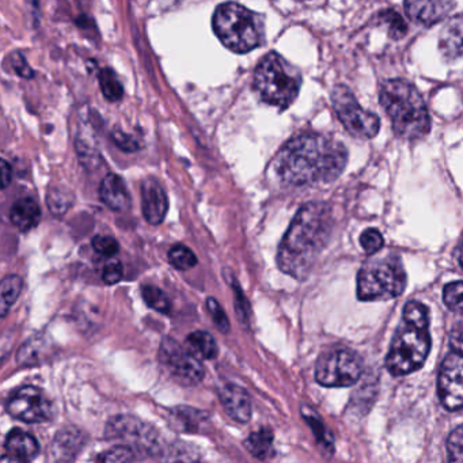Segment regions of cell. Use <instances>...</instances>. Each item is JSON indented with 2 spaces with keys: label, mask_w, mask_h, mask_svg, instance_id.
<instances>
[{
  "label": "cell",
  "mask_w": 463,
  "mask_h": 463,
  "mask_svg": "<svg viewBox=\"0 0 463 463\" xmlns=\"http://www.w3.org/2000/svg\"><path fill=\"white\" fill-rule=\"evenodd\" d=\"M348 150L325 135L307 132L292 137L279 151L275 170L281 183L292 186L330 184L343 175Z\"/></svg>",
  "instance_id": "6da1fadb"
},
{
  "label": "cell",
  "mask_w": 463,
  "mask_h": 463,
  "mask_svg": "<svg viewBox=\"0 0 463 463\" xmlns=\"http://www.w3.org/2000/svg\"><path fill=\"white\" fill-rule=\"evenodd\" d=\"M335 218L326 203L303 205L289 224L278 251V267L291 278H307L319 254L329 242Z\"/></svg>",
  "instance_id": "7a4b0ae2"
},
{
  "label": "cell",
  "mask_w": 463,
  "mask_h": 463,
  "mask_svg": "<svg viewBox=\"0 0 463 463\" xmlns=\"http://www.w3.org/2000/svg\"><path fill=\"white\" fill-rule=\"evenodd\" d=\"M428 326L430 311L427 306L416 300L406 303L386 357V367L392 375H408L422 367L430 351Z\"/></svg>",
  "instance_id": "3957f363"
},
{
  "label": "cell",
  "mask_w": 463,
  "mask_h": 463,
  "mask_svg": "<svg viewBox=\"0 0 463 463\" xmlns=\"http://www.w3.org/2000/svg\"><path fill=\"white\" fill-rule=\"evenodd\" d=\"M382 108L392 131L403 140H420L430 131V116L421 94L405 80H389L379 91Z\"/></svg>",
  "instance_id": "277c9868"
},
{
  "label": "cell",
  "mask_w": 463,
  "mask_h": 463,
  "mask_svg": "<svg viewBox=\"0 0 463 463\" xmlns=\"http://www.w3.org/2000/svg\"><path fill=\"white\" fill-rule=\"evenodd\" d=\"M213 29L227 50L240 55L256 50L265 40L261 15L235 2L216 7Z\"/></svg>",
  "instance_id": "5b68a950"
},
{
  "label": "cell",
  "mask_w": 463,
  "mask_h": 463,
  "mask_svg": "<svg viewBox=\"0 0 463 463\" xmlns=\"http://www.w3.org/2000/svg\"><path fill=\"white\" fill-rule=\"evenodd\" d=\"M300 86V72L279 53H268L254 70V91L261 101L279 109H287L297 99Z\"/></svg>",
  "instance_id": "8992f818"
},
{
  "label": "cell",
  "mask_w": 463,
  "mask_h": 463,
  "mask_svg": "<svg viewBox=\"0 0 463 463\" xmlns=\"http://www.w3.org/2000/svg\"><path fill=\"white\" fill-rule=\"evenodd\" d=\"M405 287V269L395 254L370 260L357 273V298L365 302L400 297Z\"/></svg>",
  "instance_id": "52a82bcc"
},
{
  "label": "cell",
  "mask_w": 463,
  "mask_h": 463,
  "mask_svg": "<svg viewBox=\"0 0 463 463\" xmlns=\"http://www.w3.org/2000/svg\"><path fill=\"white\" fill-rule=\"evenodd\" d=\"M332 104L344 128L357 139H373L381 128V120L373 113L360 107L356 97L345 85H337L332 91Z\"/></svg>",
  "instance_id": "ba28073f"
},
{
  "label": "cell",
  "mask_w": 463,
  "mask_h": 463,
  "mask_svg": "<svg viewBox=\"0 0 463 463\" xmlns=\"http://www.w3.org/2000/svg\"><path fill=\"white\" fill-rule=\"evenodd\" d=\"M362 373V357L349 349L324 352L317 360L316 379L322 386H352L359 381Z\"/></svg>",
  "instance_id": "9c48e42d"
},
{
  "label": "cell",
  "mask_w": 463,
  "mask_h": 463,
  "mask_svg": "<svg viewBox=\"0 0 463 463\" xmlns=\"http://www.w3.org/2000/svg\"><path fill=\"white\" fill-rule=\"evenodd\" d=\"M158 357L165 373H169L181 386H196L204 378L202 362L173 338L162 340Z\"/></svg>",
  "instance_id": "30bf717a"
},
{
  "label": "cell",
  "mask_w": 463,
  "mask_h": 463,
  "mask_svg": "<svg viewBox=\"0 0 463 463\" xmlns=\"http://www.w3.org/2000/svg\"><path fill=\"white\" fill-rule=\"evenodd\" d=\"M105 436L123 441L124 446L131 447L135 452L142 451L148 455H156L162 444L158 432L134 416L113 417L107 424Z\"/></svg>",
  "instance_id": "8fae6325"
},
{
  "label": "cell",
  "mask_w": 463,
  "mask_h": 463,
  "mask_svg": "<svg viewBox=\"0 0 463 463\" xmlns=\"http://www.w3.org/2000/svg\"><path fill=\"white\" fill-rule=\"evenodd\" d=\"M6 411L10 416L29 424L50 421L53 405L44 392L37 386H23L7 398Z\"/></svg>",
  "instance_id": "7c38bea8"
},
{
  "label": "cell",
  "mask_w": 463,
  "mask_h": 463,
  "mask_svg": "<svg viewBox=\"0 0 463 463\" xmlns=\"http://www.w3.org/2000/svg\"><path fill=\"white\" fill-rule=\"evenodd\" d=\"M439 398L447 411L463 408V354L451 352L441 363L438 381Z\"/></svg>",
  "instance_id": "4fadbf2b"
},
{
  "label": "cell",
  "mask_w": 463,
  "mask_h": 463,
  "mask_svg": "<svg viewBox=\"0 0 463 463\" xmlns=\"http://www.w3.org/2000/svg\"><path fill=\"white\" fill-rule=\"evenodd\" d=\"M142 194V211L147 223L158 226L166 218L169 210V199L166 192L156 178L148 177L140 186Z\"/></svg>",
  "instance_id": "5bb4252c"
},
{
  "label": "cell",
  "mask_w": 463,
  "mask_h": 463,
  "mask_svg": "<svg viewBox=\"0 0 463 463\" xmlns=\"http://www.w3.org/2000/svg\"><path fill=\"white\" fill-rule=\"evenodd\" d=\"M219 400L234 421L245 424L251 419V402L248 392L237 384H224L219 389Z\"/></svg>",
  "instance_id": "9a60e30c"
},
{
  "label": "cell",
  "mask_w": 463,
  "mask_h": 463,
  "mask_svg": "<svg viewBox=\"0 0 463 463\" xmlns=\"http://www.w3.org/2000/svg\"><path fill=\"white\" fill-rule=\"evenodd\" d=\"M455 4L438 0V2H406V14L411 21L422 26H433L443 21L454 9Z\"/></svg>",
  "instance_id": "2e32d148"
},
{
  "label": "cell",
  "mask_w": 463,
  "mask_h": 463,
  "mask_svg": "<svg viewBox=\"0 0 463 463\" xmlns=\"http://www.w3.org/2000/svg\"><path fill=\"white\" fill-rule=\"evenodd\" d=\"M439 50L446 61L463 59V14L455 15L446 24L439 37Z\"/></svg>",
  "instance_id": "e0dca14e"
},
{
  "label": "cell",
  "mask_w": 463,
  "mask_h": 463,
  "mask_svg": "<svg viewBox=\"0 0 463 463\" xmlns=\"http://www.w3.org/2000/svg\"><path fill=\"white\" fill-rule=\"evenodd\" d=\"M5 449H6L7 457L28 463L39 455L40 444L31 433L20 428H14L7 433Z\"/></svg>",
  "instance_id": "ac0fdd59"
},
{
  "label": "cell",
  "mask_w": 463,
  "mask_h": 463,
  "mask_svg": "<svg viewBox=\"0 0 463 463\" xmlns=\"http://www.w3.org/2000/svg\"><path fill=\"white\" fill-rule=\"evenodd\" d=\"M154 457L159 463H207L199 449L185 441H162Z\"/></svg>",
  "instance_id": "d6986e66"
},
{
  "label": "cell",
  "mask_w": 463,
  "mask_h": 463,
  "mask_svg": "<svg viewBox=\"0 0 463 463\" xmlns=\"http://www.w3.org/2000/svg\"><path fill=\"white\" fill-rule=\"evenodd\" d=\"M85 435L75 428H63L53 439L52 454L61 462H71L85 446Z\"/></svg>",
  "instance_id": "ffe728a7"
},
{
  "label": "cell",
  "mask_w": 463,
  "mask_h": 463,
  "mask_svg": "<svg viewBox=\"0 0 463 463\" xmlns=\"http://www.w3.org/2000/svg\"><path fill=\"white\" fill-rule=\"evenodd\" d=\"M101 202L112 211H123L129 205V194L126 184L115 173L105 175L99 186Z\"/></svg>",
  "instance_id": "44dd1931"
},
{
  "label": "cell",
  "mask_w": 463,
  "mask_h": 463,
  "mask_svg": "<svg viewBox=\"0 0 463 463\" xmlns=\"http://www.w3.org/2000/svg\"><path fill=\"white\" fill-rule=\"evenodd\" d=\"M10 221L21 232H29L34 229L42 221V210L39 203L32 197L18 199L10 210Z\"/></svg>",
  "instance_id": "7402d4cb"
},
{
  "label": "cell",
  "mask_w": 463,
  "mask_h": 463,
  "mask_svg": "<svg viewBox=\"0 0 463 463\" xmlns=\"http://www.w3.org/2000/svg\"><path fill=\"white\" fill-rule=\"evenodd\" d=\"M169 420L173 427L180 428L184 432H196L203 422L207 421L208 413L191 406H177L170 411Z\"/></svg>",
  "instance_id": "603a6c76"
},
{
  "label": "cell",
  "mask_w": 463,
  "mask_h": 463,
  "mask_svg": "<svg viewBox=\"0 0 463 463\" xmlns=\"http://www.w3.org/2000/svg\"><path fill=\"white\" fill-rule=\"evenodd\" d=\"M186 349L199 360H211L218 356L215 338L204 330H197L186 337Z\"/></svg>",
  "instance_id": "cb8c5ba5"
},
{
  "label": "cell",
  "mask_w": 463,
  "mask_h": 463,
  "mask_svg": "<svg viewBox=\"0 0 463 463\" xmlns=\"http://www.w3.org/2000/svg\"><path fill=\"white\" fill-rule=\"evenodd\" d=\"M243 446L257 459H268L273 455V432L268 428H260L245 439Z\"/></svg>",
  "instance_id": "d4e9b609"
},
{
  "label": "cell",
  "mask_w": 463,
  "mask_h": 463,
  "mask_svg": "<svg viewBox=\"0 0 463 463\" xmlns=\"http://www.w3.org/2000/svg\"><path fill=\"white\" fill-rule=\"evenodd\" d=\"M24 281L18 275H9L2 280L0 288V314L6 317L23 292Z\"/></svg>",
  "instance_id": "484cf974"
},
{
  "label": "cell",
  "mask_w": 463,
  "mask_h": 463,
  "mask_svg": "<svg viewBox=\"0 0 463 463\" xmlns=\"http://www.w3.org/2000/svg\"><path fill=\"white\" fill-rule=\"evenodd\" d=\"M302 416L306 420L311 430H313L314 435H316L317 440L321 444L322 449L326 451L333 452L335 449V439H333L332 433L327 430L322 422L321 417L310 408V406H302Z\"/></svg>",
  "instance_id": "4316f807"
},
{
  "label": "cell",
  "mask_w": 463,
  "mask_h": 463,
  "mask_svg": "<svg viewBox=\"0 0 463 463\" xmlns=\"http://www.w3.org/2000/svg\"><path fill=\"white\" fill-rule=\"evenodd\" d=\"M99 86H101L102 94L105 99L110 102H118L123 99L124 89L120 80H118V75L110 69L101 70L99 72Z\"/></svg>",
  "instance_id": "83f0119b"
},
{
  "label": "cell",
  "mask_w": 463,
  "mask_h": 463,
  "mask_svg": "<svg viewBox=\"0 0 463 463\" xmlns=\"http://www.w3.org/2000/svg\"><path fill=\"white\" fill-rule=\"evenodd\" d=\"M142 297L148 307L154 308L162 314H169L172 310V302L169 297L156 286H143Z\"/></svg>",
  "instance_id": "f1b7e54d"
},
{
  "label": "cell",
  "mask_w": 463,
  "mask_h": 463,
  "mask_svg": "<svg viewBox=\"0 0 463 463\" xmlns=\"http://www.w3.org/2000/svg\"><path fill=\"white\" fill-rule=\"evenodd\" d=\"M169 262L178 270H189L197 265V257L188 246L178 245L173 246L169 250Z\"/></svg>",
  "instance_id": "f546056e"
},
{
  "label": "cell",
  "mask_w": 463,
  "mask_h": 463,
  "mask_svg": "<svg viewBox=\"0 0 463 463\" xmlns=\"http://www.w3.org/2000/svg\"><path fill=\"white\" fill-rule=\"evenodd\" d=\"M44 343V340H37V338L26 341L25 345L21 346L20 351H18V363L25 365H33L42 362L43 357H44L43 354L45 352Z\"/></svg>",
  "instance_id": "4dcf8cb0"
},
{
  "label": "cell",
  "mask_w": 463,
  "mask_h": 463,
  "mask_svg": "<svg viewBox=\"0 0 463 463\" xmlns=\"http://www.w3.org/2000/svg\"><path fill=\"white\" fill-rule=\"evenodd\" d=\"M48 208L51 213L63 216L72 204V194L64 188H52L47 197Z\"/></svg>",
  "instance_id": "1f68e13d"
},
{
  "label": "cell",
  "mask_w": 463,
  "mask_h": 463,
  "mask_svg": "<svg viewBox=\"0 0 463 463\" xmlns=\"http://www.w3.org/2000/svg\"><path fill=\"white\" fill-rule=\"evenodd\" d=\"M135 459H137V452L131 447L120 444L101 452L96 458V463H134Z\"/></svg>",
  "instance_id": "d6a6232c"
},
{
  "label": "cell",
  "mask_w": 463,
  "mask_h": 463,
  "mask_svg": "<svg viewBox=\"0 0 463 463\" xmlns=\"http://www.w3.org/2000/svg\"><path fill=\"white\" fill-rule=\"evenodd\" d=\"M379 18H381L382 23L384 25H387L389 28V36L394 40H401L406 36L408 33V25H406L403 18L398 14L394 10H383V12L379 14Z\"/></svg>",
  "instance_id": "836d02e7"
},
{
  "label": "cell",
  "mask_w": 463,
  "mask_h": 463,
  "mask_svg": "<svg viewBox=\"0 0 463 463\" xmlns=\"http://www.w3.org/2000/svg\"><path fill=\"white\" fill-rule=\"evenodd\" d=\"M443 300L449 310L463 314V281L447 284L443 289Z\"/></svg>",
  "instance_id": "e575fe53"
},
{
  "label": "cell",
  "mask_w": 463,
  "mask_h": 463,
  "mask_svg": "<svg viewBox=\"0 0 463 463\" xmlns=\"http://www.w3.org/2000/svg\"><path fill=\"white\" fill-rule=\"evenodd\" d=\"M449 463H463V425L449 433L447 439Z\"/></svg>",
  "instance_id": "d590c367"
},
{
  "label": "cell",
  "mask_w": 463,
  "mask_h": 463,
  "mask_svg": "<svg viewBox=\"0 0 463 463\" xmlns=\"http://www.w3.org/2000/svg\"><path fill=\"white\" fill-rule=\"evenodd\" d=\"M360 245H362L363 250H364L368 256H371V254H375L376 251L383 248V237H382L378 230H365V232H362V235H360Z\"/></svg>",
  "instance_id": "8d00e7d4"
},
{
  "label": "cell",
  "mask_w": 463,
  "mask_h": 463,
  "mask_svg": "<svg viewBox=\"0 0 463 463\" xmlns=\"http://www.w3.org/2000/svg\"><path fill=\"white\" fill-rule=\"evenodd\" d=\"M208 311H210L211 317H213V322H215L216 327L221 330L222 333L230 332V321L227 318L226 313H224L223 307L221 303L215 299V298H208L207 302Z\"/></svg>",
  "instance_id": "74e56055"
},
{
  "label": "cell",
  "mask_w": 463,
  "mask_h": 463,
  "mask_svg": "<svg viewBox=\"0 0 463 463\" xmlns=\"http://www.w3.org/2000/svg\"><path fill=\"white\" fill-rule=\"evenodd\" d=\"M94 250L104 257H113L118 253V243L115 238L107 237V235H97L91 241Z\"/></svg>",
  "instance_id": "f35d334b"
},
{
  "label": "cell",
  "mask_w": 463,
  "mask_h": 463,
  "mask_svg": "<svg viewBox=\"0 0 463 463\" xmlns=\"http://www.w3.org/2000/svg\"><path fill=\"white\" fill-rule=\"evenodd\" d=\"M123 264L118 261V260H112V261L108 262L104 267V270H102V280H104L105 284H109V286L118 284L123 279Z\"/></svg>",
  "instance_id": "ab89813d"
},
{
  "label": "cell",
  "mask_w": 463,
  "mask_h": 463,
  "mask_svg": "<svg viewBox=\"0 0 463 463\" xmlns=\"http://www.w3.org/2000/svg\"><path fill=\"white\" fill-rule=\"evenodd\" d=\"M232 289H234L235 297V311H237L238 318L241 321L248 324L249 322V303L246 300L245 295H243L242 289H241L240 284L237 281H232Z\"/></svg>",
  "instance_id": "60d3db41"
},
{
  "label": "cell",
  "mask_w": 463,
  "mask_h": 463,
  "mask_svg": "<svg viewBox=\"0 0 463 463\" xmlns=\"http://www.w3.org/2000/svg\"><path fill=\"white\" fill-rule=\"evenodd\" d=\"M113 140H115L116 145L121 148L123 151H127V153H135V151L140 150L139 142H137L135 137H132L131 135L126 134V132L116 131L112 132Z\"/></svg>",
  "instance_id": "b9f144b4"
},
{
  "label": "cell",
  "mask_w": 463,
  "mask_h": 463,
  "mask_svg": "<svg viewBox=\"0 0 463 463\" xmlns=\"http://www.w3.org/2000/svg\"><path fill=\"white\" fill-rule=\"evenodd\" d=\"M13 66H14L15 71H17V74L20 75L21 78H26V80L33 78V70L29 67L25 58H24L21 53H15V55L13 56Z\"/></svg>",
  "instance_id": "7bdbcfd3"
},
{
  "label": "cell",
  "mask_w": 463,
  "mask_h": 463,
  "mask_svg": "<svg viewBox=\"0 0 463 463\" xmlns=\"http://www.w3.org/2000/svg\"><path fill=\"white\" fill-rule=\"evenodd\" d=\"M449 343H451L452 352L463 354V322L455 325L449 335Z\"/></svg>",
  "instance_id": "ee69618b"
},
{
  "label": "cell",
  "mask_w": 463,
  "mask_h": 463,
  "mask_svg": "<svg viewBox=\"0 0 463 463\" xmlns=\"http://www.w3.org/2000/svg\"><path fill=\"white\" fill-rule=\"evenodd\" d=\"M0 172H2V177H0V181H2V188L6 189L13 180V170L9 162L5 161V159L2 161V164H0Z\"/></svg>",
  "instance_id": "f6af8a7d"
},
{
  "label": "cell",
  "mask_w": 463,
  "mask_h": 463,
  "mask_svg": "<svg viewBox=\"0 0 463 463\" xmlns=\"http://www.w3.org/2000/svg\"><path fill=\"white\" fill-rule=\"evenodd\" d=\"M2 463H25V462H21V460L14 459V458H12V457H4V459H2Z\"/></svg>",
  "instance_id": "bcb514c9"
},
{
  "label": "cell",
  "mask_w": 463,
  "mask_h": 463,
  "mask_svg": "<svg viewBox=\"0 0 463 463\" xmlns=\"http://www.w3.org/2000/svg\"><path fill=\"white\" fill-rule=\"evenodd\" d=\"M459 262H460V267L463 268V243H462V245H460V248H459Z\"/></svg>",
  "instance_id": "7dc6e473"
}]
</instances>
